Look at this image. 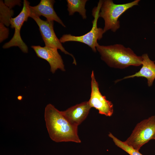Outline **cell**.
Instances as JSON below:
<instances>
[{
	"mask_svg": "<svg viewBox=\"0 0 155 155\" xmlns=\"http://www.w3.org/2000/svg\"><path fill=\"white\" fill-rule=\"evenodd\" d=\"M155 135V115H153L138 123L130 135L124 142L139 151L144 145L153 140Z\"/></svg>",
	"mask_w": 155,
	"mask_h": 155,
	"instance_id": "cell-4",
	"label": "cell"
},
{
	"mask_svg": "<svg viewBox=\"0 0 155 155\" xmlns=\"http://www.w3.org/2000/svg\"><path fill=\"white\" fill-rule=\"evenodd\" d=\"M9 30L3 24L0 23V42H1L8 37Z\"/></svg>",
	"mask_w": 155,
	"mask_h": 155,
	"instance_id": "cell-16",
	"label": "cell"
},
{
	"mask_svg": "<svg viewBox=\"0 0 155 155\" xmlns=\"http://www.w3.org/2000/svg\"><path fill=\"white\" fill-rule=\"evenodd\" d=\"M91 107L88 101H85L61 111L68 121L78 126L87 117Z\"/></svg>",
	"mask_w": 155,
	"mask_h": 155,
	"instance_id": "cell-11",
	"label": "cell"
},
{
	"mask_svg": "<svg viewBox=\"0 0 155 155\" xmlns=\"http://www.w3.org/2000/svg\"><path fill=\"white\" fill-rule=\"evenodd\" d=\"M142 66L140 70L135 74L124 77L122 80L135 77H142L146 78L149 86H151L155 79V63L151 60L147 53L143 54Z\"/></svg>",
	"mask_w": 155,
	"mask_h": 155,
	"instance_id": "cell-12",
	"label": "cell"
},
{
	"mask_svg": "<svg viewBox=\"0 0 155 155\" xmlns=\"http://www.w3.org/2000/svg\"><path fill=\"white\" fill-rule=\"evenodd\" d=\"M108 135L112 139L115 145L118 147L127 152L129 155H143L139 151L125 144L117 137L115 136L112 133H109Z\"/></svg>",
	"mask_w": 155,
	"mask_h": 155,
	"instance_id": "cell-15",
	"label": "cell"
},
{
	"mask_svg": "<svg viewBox=\"0 0 155 155\" xmlns=\"http://www.w3.org/2000/svg\"><path fill=\"white\" fill-rule=\"evenodd\" d=\"M29 5L30 3L28 1L24 0L23 7L20 13L15 18H11L10 19L11 27L14 28L15 32L12 38L3 46V48L7 49L12 46H17L23 53H26L28 52V46L22 39L20 31L24 23L27 21L28 18L30 17Z\"/></svg>",
	"mask_w": 155,
	"mask_h": 155,
	"instance_id": "cell-6",
	"label": "cell"
},
{
	"mask_svg": "<svg viewBox=\"0 0 155 155\" xmlns=\"http://www.w3.org/2000/svg\"><path fill=\"white\" fill-rule=\"evenodd\" d=\"M153 140H155V135L154 136V137L153 138Z\"/></svg>",
	"mask_w": 155,
	"mask_h": 155,
	"instance_id": "cell-19",
	"label": "cell"
},
{
	"mask_svg": "<svg viewBox=\"0 0 155 155\" xmlns=\"http://www.w3.org/2000/svg\"><path fill=\"white\" fill-rule=\"evenodd\" d=\"M0 23L8 27L10 25V20L13 15V11L6 5L2 0H0Z\"/></svg>",
	"mask_w": 155,
	"mask_h": 155,
	"instance_id": "cell-14",
	"label": "cell"
},
{
	"mask_svg": "<svg viewBox=\"0 0 155 155\" xmlns=\"http://www.w3.org/2000/svg\"><path fill=\"white\" fill-rule=\"evenodd\" d=\"M30 17L34 19L38 26L45 46L59 49L65 54L71 56L73 60V63L76 65L77 63L74 56L65 50L56 35L53 28V21L43 20L39 17L33 15H30Z\"/></svg>",
	"mask_w": 155,
	"mask_h": 155,
	"instance_id": "cell-7",
	"label": "cell"
},
{
	"mask_svg": "<svg viewBox=\"0 0 155 155\" xmlns=\"http://www.w3.org/2000/svg\"><path fill=\"white\" fill-rule=\"evenodd\" d=\"M44 117L49 136L53 141L59 142H81L78 134V126L70 123L53 105L49 104L45 108Z\"/></svg>",
	"mask_w": 155,
	"mask_h": 155,
	"instance_id": "cell-1",
	"label": "cell"
},
{
	"mask_svg": "<svg viewBox=\"0 0 155 155\" xmlns=\"http://www.w3.org/2000/svg\"><path fill=\"white\" fill-rule=\"evenodd\" d=\"M31 47L38 57L46 60L49 63L50 66V71L52 73H54L58 69L65 71L63 61L57 49L39 45H32Z\"/></svg>",
	"mask_w": 155,
	"mask_h": 155,
	"instance_id": "cell-9",
	"label": "cell"
},
{
	"mask_svg": "<svg viewBox=\"0 0 155 155\" xmlns=\"http://www.w3.org/2000/svg\"><path fill=\"white\" fill-rule=\"evenodd\" d=\"M91 77V93L90 99L88 101L89 104L91 108H94L98 110L100 114L111 117L113 112V104L100 93L93 71H92Z\"/></svg>",
	"mask_w": 155,
	"mask_h": 155,
	"instance_id": "cell-8",
	"label": "cell"
},
{
	"mask_svg": "<svg viewBox=\"0 0 155 155\" xmlns=\"http://www.w3.org/2000/svg\"><path fill=\"white\" fill-rule=\"evenodd\" d=\"M55 2V1L54 0H41L37 5L34 6L30 5V15L39 17L43 16L46 18L47 20L55 21L65 27V26L58 16L54 9L53 5Z\"/></svg>",
	"mask_w": 155,
	"mask_h": 155,
	"instance_id": "cell-10",
	"label": "cell"
},
{
	"mask_svg": "<svg viewBox=\"0 0 155 155\" xmlns=\"http://www.w3.org/2000/svg\"><path fill=\"white\" fill-rule=\"evenodd\" d=\"M154 62L155 63V61H154Z\"/></svg>",
	"mask_w": 155,
	"mask_h": 155,
	"instance_id": "cell-20",
	"label": "cell"
},
{
	"mask_svg": "<svg viewBox=\"0 0 155 155\" xmlns=\"http://www.w3.org/2000/svg\"><path fill=\"white\" fill-rule=\"evenodd\" d=\"M102 3V0H100L97 6L92 10V15L94 19L92 21V28L90 31L80 36H75L70 34H64L59 39L60 42L61 43L68 41L80 42L88 45L94 52H96V47L98 44L97 41L102 38L104 33L103 29L98 28L97 25V21L99 18V13Z\"/></svg>",
	"mask_w": 155,
	"mask_h": 155,
	"instance_id": "cell-5",
	"label": "cell"
},
{
	"mask_svg": "<svg viewBox=\"0 0 155 155\" xmlns=\"http://www.w3.org/2000/svg\"><path fill=\"white\" fill-rule=\"evenodd\" d=\"M96 49L101 59L110 67L123 69L130 66L142 65V56L137 55L131 49L122 44L104 46L98 44Z\"/></svg>",
	"mask_w": 155,
	"mask_h": 155,
	"instance_id": "cell-2",
	"label": "cell"
},
{
	"mask_svg": "<svg viewBox=\"0 0 155 155\" xmlns=\"http://www.w3.org/2000/svg\"><path fill=\"white\" fill-rule=\"evenodd\" d=\"M67 10L69 16L73 15L75 12L79 13L82 18H87L85 6L87 0H67Z\"/></svg>",
	"mask_w": 155,
	"mask_h": 155,
	"instance_id": "cell-13",
	"label": "cell"
},
{
	"mask_svg": "<svg viewBox=\"0 0 155 155\" xmlns=\"http://www.w3.org/2000/svg\"><path fill=\"white\" fill-rule=\"evenodd\" d=\"M18 98L19 100H20L22 99V97L20 96H19L18 97Z\"/></svg>",
	"mask_w": 155,
	"mask_h": 155,
	"instance_id": "cell-18",
	"label": "cell"
},
{
	"mask_svg": "<svg viewBox=\"0 0 155 155\" xmlns=\"http://www.w3.org/2000/svg\"><path fill=\"white\" fill-rule=\"evenodd\" d=\"M140 1L135 0L128 3L116 4L112 0H102L99 16L104 21V33L109 30L116 32L120 28L119 20L120 16L129 9L138 5Z\"/></svg>",
	"mask_w": 155,
	"mask_h": 155,
	"instance_id": "cell-3",
	"label": "cell"
},
{
	"mask_svg": "<svg viewBox=\"0 0 155 155\" xmlns=\"http://www.w3.org/2000/svg\"><path fill=\"white\" fill-rule=\"evenodd\" d=\"M4 4L7 7L11 9L16 5H20L21 1L5 0Z\"/></svg>",
	"mask_w": 155,
	"mask_h": 155,
	"instance_id": "cell-17",
	"label": "cell"
}]
</instances>
